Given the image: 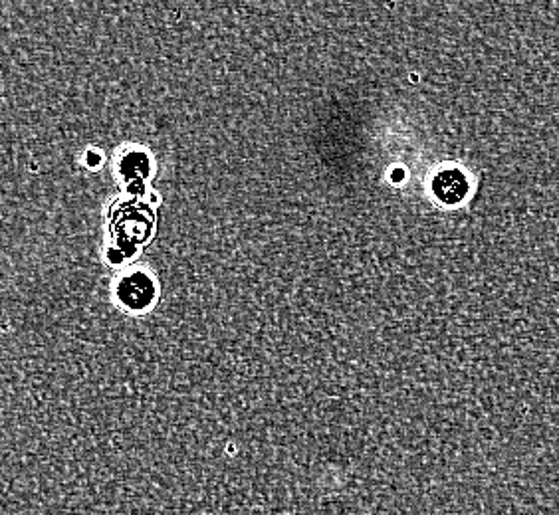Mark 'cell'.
Returning <instances> with one entry per match:
<instances>
[{"label":"cell","instance_id":"6da1fadb","mask_svg":"<svg viewBox=\"0 0 559 515\" xmlns=\"http://www.w3.org/2000/svg\"><path fill=\"white\" fill-rule=\"evenodd\" d=\"M117 296L129 308H143L151 296V282L143 274H131L119 282Z\"/></svg>","mask_w":559,"mask_h":515},{"label":"cell","instance_id":"7a4b0ae2","mask_svg":"<svg viewBox=\"0 0 559 515\" xmlns=\"http://www.w3.org/2000/svg\"><path fill=\"white\" fill-rule=\"evenodd\" d=\"M433 187H435V195L443 203H447V205L460 203L464 199V195H466V189H468L466 179L458 171H445V173H441L435 179Z\"/></svg>","mask_w":559,"mask_h":515}]
</instances>
